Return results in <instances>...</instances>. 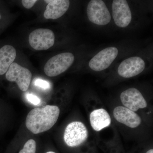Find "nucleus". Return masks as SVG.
Returning a JSON list of instances; mask_svg holds the SVG:
<instances>
[{"label":"nucleus","instance_id":"20","mask_svg":"<svg viewBox=\"0 0 153 153\" xmlns=\"http://www.w3.org/2000/svg\"><path fill=\"white\" fill-rule=\"evenodd\" d=\"M46 153H56L54 152H47Z\"/></svg>","mask_w":153,"mask_h":153},{"label":"nucleus","instance_id":"14","mask_svg":"<svg viewBox=\"0 0 153 153\" xmlns=\"http://www.w3.org/2000/svg\"><path fill=\"white\" fill-rule=\"evenodd\" d=\"M16 56V49L11 45H5L0 49V75L6 73Z\"/></svg>","mask_w":153,"mask_h":153},{"label":"nucleus","instance_id":"21","mask_svg":"<svg viewBox=\"0 0 153 153\" xmlns=\"http://www.w3.org/2000/svg\"><path fill=\"white\" fill-rule=\"evenodd\" d=\"M1 15H0V19H1Z\"/></svg>","mask_w":153,"mask_h":153},{"label":"nucleus","instance_id":"13","mask_svg":"<svg viewBox=\"0 0 153 153\" xmlns=\"http://www.w3.org/2000/svg\"><path fill=\"white\" fill-rule=\"evenodd\" d=\"M90 121L93 129L99 131L110 125L111 119L105 109L100 108L94 110L90 114Z\"/></svg>","mask_w":153,"mask_h":153},{"label":"nucleus","instance_id":"2","mask_svg":"<svg viewBox=\"0 0 153 153\" xmlns=\"http://www.w3.org/2000/svg\"><path fill=\"white\" fill-rule=\"evenodd\" d=\"M74 56L70 52H64L53 56L47 61L44 68L47 76H55L66 71L73 64Z\"/></svg>","mask_w":153,"mask_h":153},{"label":"nucleus","instance_id":"10","mask_svg":"<svg viewBox=\"0 0 153 153\" xmlns=\"http://www.w3.org/2000/svg\"><path fill=\"white\" fill-rule=\"evenodd\" d=\"M145 68L143 60L139 57H132L123 60L118 68V73L124 78H131L138 75Z\"/></svg>","mask_w":153,"mask_h":153},{"label":"nucleus","instance_id":"11","mask_svg":"<svg viewBox=\"0 0 153 153\" xmlns=\"http://www.w3.org/2000/svg\"><path fill=\"white\" fill-rule=\"evenodd\" d=\"M113 114L118 122L131 128H136L141 123V119L138 115L124 106L116 107Z\"/></svg>","mask_w":153,"mask_h":153},{"label":"nucleus","instance_id":"9","mask_svg":"<svg viewBox=\"0 0 153 153\" xmlns=\"http://www.w3.org/2000/svg\"><path fill=\"white\" fill-rule=\"evenodd\" d=\"M124 106L134 112L147 106V103L140 92L134 88H129L120 94Z\"/></svg>","mask_w":153,"mask_h":153},{"label":"nucleus","instance_id":"7","mask_svg":"<svg viewBox=\"0 0 153 153\" xmlns=\"http://www.w3.org/2000/svg\"><path fill=\"white\" fill-rule=\"evenodd\" d=\"M118 49L114 47H108L98 52L90 60L89 66L92 70L100 71L108 68L117 56Z\"/></svg>","mask_w":153,"mask_h":153},{"label":"nucleus","instance_id":"17","mask_svg":"<svg viewBox=\"0 0 153 153\" xmlns=\"http://www.w3.org/2000/svg\"><path fill=\"white\" fill-rule=\"evenodd\" d=\"M26 97L27 100L29 102L34 105H38L41 103L40 99L37 96L32 94H27L26 95Z\"/></svg>","mask_w":153,"mask_h":153},{"label":"nucleus","instance_id":"6","mask_svg":"<svg viewBox=\"0 0 153 153\" xmlns=\"http://www.w3.org/2000/svg\"><path fill=\"white\" fill-rule=\"evenodd\" d=\"M32 74L26 68L16 63H13L6 73V78L10 82H16L22 91L27 90L30 86Z\"/></svg>","mask_w":153,"mask_h":153},{"label":"nucleus","instance_id":"3","mask_svg":"<svg viewBox=\"0 0 153 153\" xmlns=\"http://www.w3.org/2000/svg\"><path fill=\"white\" fill-rule=\"evenodd\" d=\"M88 134L87 128L81 122L74 121L68 125L64 134V140L68 146L75 147L87 140Z\"/></svg>","mask_w":153,"mask_h":153},{"label":"nucleus","instance_id":"16","mask_svg":"<svg viewBox=\"0 0 153 153\" xmlns=\"http://www.w3.org/2000/svg\"><path fill=\"white\" fill-rule=\"evenodd\" d=\"M34 85L43 89H48L50 87V83L44 79H37L34 81Z\"/></svg>","mask_w":153,"mask_h":153},{"label":"nucleus","instance_id":"4","mask_svg":"<svg viewBox=\"0 0 153 153\" xmlns=\"http://www.w3.org/2000/svg\"><path fill=\"white\" fill-rule=\"evenodd\" d=\"M87 14L89 21L95 25L105 26L111 20L105 3L101 0H91L88 5Z\"/></svg>","mask_w":153,"mask_h":153},{"label":"nucleus","instance_id":"19","mask_svg":"<svg viewBox=\"0 0 153 153\" xmlns=\"http://www.w3.org/2000/svg\"><path fill=\"white\" fill-rule=\"evenodd\" d=\"M146 153H153V149H151L147 152Z\"/></svg>","mask_w":153,"mask_h":153},{"label":"nucleus","instance_id":"15","mask_svg":"<svg viewBox=\"0 0 153 153\" xmlns=\"http://www.w3.org/2000/svg\"><path fill=\"white\" fill-rule=\"evenodd\" d=\"M36 142L34 140L30 139L26 143L19 153H36Z\"/></svg>","mask_w":153,"mask_h":153},{"label":"nucleus","instance_id":"5","mask_svg":"<svg viewBox=\"0 0 153 153\" xmlns=\"http://www.w3.org/2000/svg\"><path fill=\"white\" fill-rule=\"evenodd\" d=\"M55 34L48 29H38L34 30L29 35L30 46L38 51L46 50L54 45Z\"/></svg>","mask_w":153,"mask_h":153},{"label":"nucleus","instance_id":"12","mask_svg":"<svg viewBox=\"0 0 153 153\" xmlns=\"http://www.w3.org/2000/svg\"><path fill=\"white\" fill-rule=\"evenodd\" d=\"M48 3L44 16L46 19H57L64 15L70 6L68 0H51L45 1Z\"/></svg>","mask_w":153,"mask_h":153},{"label":"nucleus","instance_id":"18","mask_svg":"<svg viewBox=\"0 0 153 153\" xmlns=\"http://www.w3.org/2000/svg\"><path fill=\"white\" fill-rule=\"evenodd\" d=\"M36 2H37L36 0H22V1L23 6L26 8L28 9L31 8Z\"/></svg>","mask_w":153,"mask_h":153},{"label":"nucleus","instance_id":"8","mask_svg":"<svg viewBox=\"0 0 153 153\" xmlns=\"http://www.w3.org/2000/svg\"><path fill=\"white\" fill-rule=\"evenodd\" d=\"M112 16L116 25L120 27H128L131 21V11L125 0H114L112 3Z\"/></svg>","mask_w":153,"mask_h":153},{"label":"nucleus","instance_id":"1","mask_svg":"<svg viewBox=\"0 0 153 153\" xmlns=\"http://www.w3.org/2000/svg\"><path fill=\"white\" fill-rule=\"evenodd\" d=\"M60 110L56 105H47L30 111L26 120V127L34 134L47 131L57 122Z\"/></svg>","mask_w":153,"mask_h":153}]
</instances>
